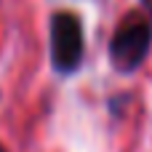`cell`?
Returning <instances> with one entry per match:
<instances>
[{
  "mask_svg": "<svg viewBox=\"0 0 152 152\" xmlns=\"http://www.w3.org/2000/svg\"><path fill=\"white\" fill-rule=\"evenodd\" d=\"M150 43H152L150 19L144 13L134 11L118 24V29L112 35V43H110V59L120 72H134L144 61V56L150 51Z\"/></svg>",
  "mask_w": 152,
  "mask_h": 152,
  "instance_id": "6da1fadb",
  "label": "cell"
},
{
  "mask_svg": "<svg viewBox=\"0 0 152 152\" xmlns=\"http://www.w3.org/2000/svg\"><path fill=\"white\" fill-rule=\"evenodd\" d=\"M83 59V27L75 13H56L51 19V61L59 72H75Z\"/></svg>",
  "mask_w": 152,
  "mask_h": 152,
  "instance_id": "7a4b0ae2",
  "label": "cell"
},
{
  "mask_svg": "<svg viewBox=\"0 0 152 152\" xmlns=\"http://www.w3.org/2000/svg\"><path fill=\"white\" fill-rule=\"evenodd\" d=\"M0 152H5V150H3V147H0Z\"/></svg>",
  "mask_w": 152,
  "mask_h": 152,
  "instance_id": "3957f363",
  "label": "cell"
}]
</instances>
